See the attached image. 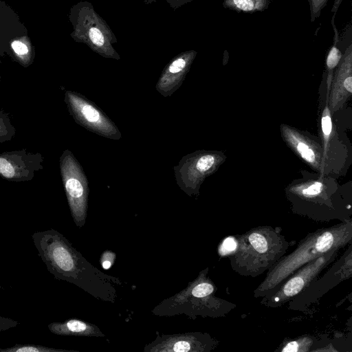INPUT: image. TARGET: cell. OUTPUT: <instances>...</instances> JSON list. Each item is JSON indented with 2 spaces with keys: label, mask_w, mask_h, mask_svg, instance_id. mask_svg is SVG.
<instances>
[{
  "label": "cell",
  "mask_w": 352,
  "mask_h": 352,
  "mask_svg": "<svg viewBox=\"0 0 352 352\" xmlns=\"http://www.w3.org/2000/svg\"><path fill=\"white\" fill-rule=\"evenodd\" d=\"M32 239L38 255L56 279L74 284L96 298L115 302L116 287L122 286V281L92 265L63 234L51 228L34 232Z\"/></svg>",
  "instance_id": "cell-1"
},
{
  "label": "cell",
  "mask_w": 352,
  "mask_h": 352,
  "mask_svg": "<svg viewBox=\"0 0 352 352\" xmlns=\"http://www.w3.org/2000/svg\"><path fill=\"white\" fill-rule=\"evenodd\" d=\"M352 242V221L341 222L308 233L290 254L282 256L266 272L254 291V297L263 298L298 268L315 258Z\"/></svg>",
  "instance_id": "cell-2"
},
{
  "label": "cell",
  "mask_w": 352,
  "mask_h": 352,
  "mask_svg": "<svg viewBox=\"0 0 352 352\" xmlns=\"http://www.w3.org/2000/svg\"><path fill=\"white\" fill-rule=\"evenodd\" d=\"M236 237L237 248L230 263L243 276L256 277L267 272L290 246L280 231L271 226H259Z\"/></svg>",
  "instance_id": "cell-3"
},
{
  "label": "cell",
  "mask_w": 352,
  "mask_h": 352,
  "mask_svg": "<svg viewBox=\"0 0 352 352\" xmlns=\"http://www.w3.org/2000/svg\"><path fill=\"white\" fill-rule=\"evenodd\" d=\"M209 267L182 291L164 299L151 311L158 316L184 314L192 319L197 316L217 318L228 315L236 305L216 296L217 287L208 276Z\"/></svg>",
  "instance_id": "cell-4"
},
{
  "label": "cell",
  "mask_w": 352,
  "mask_h": 352,
  "mask_svg": "<svg viewBox=\"0 0 352 352\" xmlns=\"http://www.w3.org/2000/svg\"><path fill=\"white\" fill-rule=\"evenodd\" d=\"M338 251L339 249H334L305 264L263 296L260 303L269 308H278L288 303L336 260Z\"/></svg>",
  "instance_id": "cell-5"
},
{
  "label": "cell",
  "mask_w": 352,
  "mask_h": 352,
  "mask_svg": "<svg viewBox=\"0 0 352 352\" xmlns=\"http://www.w3.org/2000/svg\"><path fill=\"white\" fill-rule=\"evenodd\" d=\"M352 276V245L324 273L313 280L293 300L288 302V309L293 311H307L324 294L341 282Z\"/></svg>",
  "instance_id": "cell-6"
},
{
  "label": "cell",
  "mask_w": 352,
  "mask_h": 352,
  "mask_svg": "<svg viewBox=\"0 0 352 352\" xmlns=\"http://www.w3.org/2000/svg\"><path fill=\"white\" fill-rule=\"evenodd\" d=\"M219 344L218 340L207 333L199 331L156 336L144 346V352H210Z\"/></svg>",
  "instance_id": "cell-7"
},
{
  "label": "cell",
  "mask_w": 352,
  "mask_h": 352,
  "mask_svg": "<svg viewBox=\"0 0 352 352\" xmlns=\"http://www.w3.org/2000/svg\"><path fill=\"white\" fill-rule=\"evenodd\" d=\"M41 159L40 154L25 151L4 152L0 154V176L14 182L30 180L35 171L43 168Z\"/></svg>",
  "instance_id": "cell-8"
},
{
  "label": "cell",
  "mask_w": 352,
  "mask_h": 352,
  "mask_svg": "<svg viewBox=\"0 0 352 352\" xmlns=\"http://www.w3.org/2000/svg\"><path fill=\"white\" fill-rule=\"evenodd\" d=\"M61 170L74 221L77 227L82 228L87 216L84 187L78 178L72 175L66 161L62 162Z\"/></svg>",
  "instance_id": "cell-9"
},
{
  "label": "cell",
  "mask_w": 352,
  "mask_h": 352,
  "mask_svg": "<svg viewBox=\"0 0 352 352\" xmlns=\"http://www.w3.org/2000/svg\"><path fill=\"white\" fill-rule=\"evenodd\" d=\"M47 327L51 333L58 336H104L97 325L77 318H70L63 322H51Z\"/></svg>",
  "instance_id": "cell-10"
},
{
  "label": "cell",
  "mask_w": 352,
  "mask_h": 352,
  "mask_svg": "<svg viewBox=\"0 0 352 352\" xmlns=\"http://www.w3.org/2000/svg\"><path fill=\"white\" fill-rule=\"evenodd\" d=\"M12 54L22 66L27 67L34 61V47L28 36H18L10 43Z\"/></svg>",
  "instance_id": "cell-11"
},
{
  "label": "cell",
  "mask_w": 352,
  "mask_h": 352,
  "mask_svg": "<svg viewBox=\"0 0 352 352\" xmlns=\"http://www.w3.org/2000/svg\"><path fill=\"white\" fill-rule=\"evenodd\" d=\"M322 342V341H319L316 336L302 335L283 342L276 351L281 352H314L320 347V344Z\"/></svg>",
  "instance_id": "cell-12"
},
{
  "label": "cell",
  "mask_w": 352,
  "mask_h": 352,
  "mask_svg": "<svg viewBox=\"0 0 352 352\" xmlns=\"http://www.w3.org/2000/svg\"><path fill=\"white\" fill-rule=\"evenodd\" d=\"M270 0H223L225 8L239 13L252 14L268 8Z\"/></svg>",
  "instance_id": "cell-13"
},
{
  "label": "cell",
  "mask_w": 352,
  "mask_h": 352,
  "mask_svg": "<svg viewBox=\"0 0 352 352\" xmlns=\"http://www.w3.org/2000/svg\"><path fill=\"white\" fill-rule=\"evenodd\" d=\"M0 352H79L75 350L55 349L39 344H16L13 346L0 348Z\"/></svg>",
  "instance_id": "cell-14"
},
{
  "label": "cell",
  "mask_w": 352,
  "mask_h": 352,
  "mask_svg": "<svg viewBox=\"0 0 352 352\" xmlns=\"http://www.w3.org/2000/svg\"><path fill=\"white\" fill-rule=\"evenodd\" d=\"M237 248V239L235 236H228L225 238L218 247V253L221 256H232Z\"/></svg>",
  "instance_id": "cell-15"
},
{
  "label": "cell",
  "mask_w": 352,
  "mask_h": 352,
  "mask_svg": "<svg viewBox=\"0 0 352 352\" xmlns=\"http://www.w3.org/2000/svg\"><path fill=\"white\" fill-rule=\"evenodd\" d=\"M310 11V19L314 22L321 14L322 10L326 6L328 0H307Z\"/></svg>",
  "instance_id": "cell-16"
},
{
  "label": "cell",
  "mask_w": 352,
  "mask_h": 352,
  "mask_svg": "<svg viewBox=\"0 0 352 352\" xmlns=\"http://www.w3.org/2000/svg\"><path fill=\"white\" fill-rule=\"evenodd\" d=\"M323 190L322 183L315 182L298 190L300 198L309 197L320 193Z\"/></svg>",
  "instance_id": "cell-17"
},
{
  "label": "cell",
  "mask_w": 352,
  "mask_h": 352,
  "mask_svg": "<svg viewBox=\"0 0 352 352\" xmlns=\"http://www.w3.org/2000/svg\"><path fill=\"white\" fill-rule=\"evenodd\" d=\"M298 152L307 162L314 163L315 162V154L313 150L303 142H296L295 143Z\"/></svg>",
  "instance_id": "cell-18"
},
{
  "label": "cell",
  "mask_w": 352,
  "mask_h": 352,
  "mask_svg": "<svg viewBox=\"0 0 352 352\" xmlns=\"http://www.w3.org/2000/svg\"><path fill=\"white\" fill-rule=\"evenodd\" d=\"M215 163L212 155H204L199 159L197 163V169L200 172H206L211 168Z\"/></svg>",
  "instance_id": "cell-19"
},
{
  "label": "cell",
  "mask_w": 352,
  "mask_h": 352,
  "mask_svg": "<svg viewBox=\"0 0 352 352\" xmlns=\"http://www.w3.org/2000/svg\"><path fill=\"white\" fill-rule=\"evenodd\" d=\"M322 130L324 135L327 138L331 132L332 124L328 108L324 110L321 120Z\"/></svg>",
  "instance_id": "cell-20"
},
{
  "label": "cell",
  "mask_w": 352,
  "mask_h": 352,
  "mask_svg": "<svg viewBox=\"0 0 352 352\" xmlns=\"http://www.w3.org/2000/svg\"><path fill=\"white\" fill-rule=\"evenodd\" d=\"M81 113L86 120L91 122L98 121L100 118L99 113L94 107L88 104L82 107Z\"/></svg>",
  "instance_id": "cell-21"
},
{
  "label": "cell",
  "mask_w": 352,
  "mask_h": 352,
  "mask_svg": "<svg viewBox=\"0 0 352 352\" xmlns=\"http://www.w3.org/2000/svg\"><path fill=\"white\" fill-rule=\"evenodd\" d=\"M116 254L110 250L104 251L100 256V262L104 270L109 269L114 263Z\"/></svg>",
  "instance_id": "cell-22"
},
{
  "label": "cell",
  "mask_w": 352,
  "mask_h": 352,
  "mask_svg": "<svg viewBox=\"0 0 352 352\" xmlns=\"http://www.w3.org/2000/svg\"><path fill=\"white\" fill-rule=\"evenodd\" d=\"M89 38L92 43L98 46H102L104 43V38L100 30L92 28L89 30Z\"/></svg>",
  "instance_id": "cell-23"
},
{
  "label": "cell",
  "mask_w": 352,
  "mask_h": 352,
  "mask_svg": "<svg viewBox=\"0 0 352 352\" xmlns=\"http://www.w3.org/2000/svg\"><path fill=\"white\" fill-rule=\"evenodd\" d=\"M19 322L10 318L0 316V332L16 327Z\"/></svg>",
  "instance_id": "cell-24"
},
{
  "label": "cell",
  "mask_w": 352,
  "mask_h": 352,
  "mask_svg": "<svg viewBox=\"0 0 352 352\" xmlns=\"http://www.w3.org/2000/svg\"><path fill=\"white\" fill-rule=\"evenodd\" d=\"M186 66V60L183 58H178L171 63L169 67V72L173 74L182 71Z\"/></svg>",
  "instance_id": "cell-25"
},
{
  "label": "cell",
  "mask_w": 352,
  "mask_h": 352,
  "mask_svg": "<svg viewBox=\"0 0 352 352\" xmlns=\"http://www.w3.org/2000/svg\"><path fill=\"white\" fill-rule=\"evenodd\" d=\"M8 135V129L5 122V118L0 116V141L5 140Z\"/></svg>",
  "instance_id": "cell-26"
},
{
  "label": "cell",
  "mask_w": 352,
  "mask_h": 352,
  "mask_svg": "<svg viewBox=\"0 0 352 352\" xmlns=\"http://www.w3.org/2000/svg\"><path fill=\"white\" fill-rule=\"evenodd\" d=\"M344 88L349 93L352 92V77L351 73L344 79L343 81Z\"/></svg>",
  "instance_id": "cell-27"
},
{
  "label": "cell",
  "mask_w": 352,
  "mask_h": 352,
  "mask_svg": "<svg viewBox=\"0 0 352 352\" xmlns=\"http://www.w3.org/2000/svg\"><path fill=\"white\" fill-rule=\"evenodd\" d=\"M0 289H3L2 286L0 285Z\"/></svg>",
  "instance_id": "cell-28"
}]
</instances>
